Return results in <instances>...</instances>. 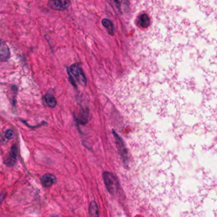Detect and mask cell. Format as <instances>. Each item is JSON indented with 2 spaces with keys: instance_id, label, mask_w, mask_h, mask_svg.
<instances>
[{
  "instance_id": "9",
  "label": "cell",
  "mask_w": 217,
  "mask_h": 217,
  "mask_svg": "<svg viewBox=\"0 0 217 217\" xmlns=\"http://www.w3.org/2000/svg\"><path fill=\"white\" fill-rule=\"evenodd\" d=\"M45 100L47 105L51 108H54L57 104L55 97L51 94H46L45 96Z\"/></svg>"
},
{
  "instance_id": "8",
  "label": "cell",
  "mask_w": 217,
  "mask_h": 217,
  "mask_svg": "<svg viewBox=\"0 0 217 217\" xmlns=\"http://www.w3.org/2000/svg\"><path fill=\"white\" fill-rule=\"evenodd\" d=\"M89 216V217H99L98 206L94 201H92L90 204Z\"/></svg>"
},
{
  "instance_id": "3",
  "label": "cell",
  "mask_w": 217,
  "mask_h": 217,
  "mask_svg": "<svg viewBox=\"0 0 217 217\" xmlns=\"http://www.w3.org/2000/svg\"><path fill=\"white\" fill-rule=\"evenodd\" d=\"M113 135L115 139V142H116L118 152L120 155V156H121L124 164L126 165L128 162V153H127V150L126 149V147L122 139L120 138L119 136L117 135L115 133V132L114 131H113Z\"/></svg>"
},
{
  "instance_id": "11",
  "label": "cell",
  "mask_w": 217,
  "mask_h": 217,
  "mask_svg": "<svg viewBox=\"0 0 217 217\" xmlns=\"http://www.w3.org/2000/svg\"><path fill=\"white\" fill-rule=\"evenodd\" d=\"M102 24L104 26V28L107 29V31L108 33H109V34H110L111 35L113 34V24L111 20L106 19H104L102 20Z\"/></svg>"
},
{
  "instance_id": "10",
  "label": "cell",
  "mask_w": 217,
  "mask_h": 217,
  "mask_svg": "<svg viewBox=\"0 0 217 217\" xmlns=\"http://www.w3.org/2000/svg\"><path fill=\"white\" fill-rule=\"evenodd\" d=\"M9 57V50L7 46L2 42L1 44V59L2 61Z\"/></svg>"
},
{
  "instance_id": "7",
  "label": "cell",
  "mask_w": 217,
  "mask_h": 217,
  "mask_svg": "<svg viewBox=\"0 0 217 217\" xmlns=\"http://www.w3.org/2000/svg\"><path fill=\"white\" fill-rule=\"evenodd\" d=\"M150 24V20L148 15L143 14L140 15L137 20V24L141 28H147Z\"/></svg>"
},
{
  "instance_id": "4",
  "label": "cell",
  "mask_w": 217,
  "mask_h": 217,
  "mask_svg": "<svg viewBox=\"0 0 217 217\" xmlns=\"http://www.w3.org/2000/svg\"><path fill=\"white\" fill-rule=\"evenodd\" d=\"M70 2L68 1H50L49 2V6L57 10H64L68 8Z\"/></svg>"
},
{
  "instance_id": "2",
  "label": "cell",
  "mask_w": 217,
  "mask_h": 217,
  "mask_svg": "<svg viewBox=\"0 0 217 217\" xmlns=\"http://www.w3.org/2000/svg\"><path fill=\"white\" fill-rule=\"evenodd\" d=\"M70 72L72 75H73L77 81L83 86H86L87 84V78L85 74L82 71V68L77 64H74L70 67Z\"/></svg>"
},
{
  "instance_id": "6",
  "label": "cell",
  "mask_w": 217,
  "mask_h": 217,
  "mask_svg": "<svg viewBox=\"0 0 217 217\" xmlns=\"http://www.w3.org/2000/svg\"><path fill=\"white\" fill-rule=\"evenodd\" d=\"M56 181V178L54 175L47 173L42 178V184L44 187H50Z\"/></svg>"
},
{
  "instance_id": "12",
  "label": "cell",
  "mask_w": 217,
  "mask_h": 217,
  "mask_svg": "<svg viewBox=\"0 0 217 217\" xmlns=\"http://www.w3.org/2000/svg\"><path fill=\"white\" fill-rule=\"evenodd\" d=\"M5 135L7 139H12L14 137L15 134L14 131H12L11 129H8L6 131Z\"/></svg>"
},
{
  "instance_id": "5",
  "label": "cell",
  "mask_w": 217,
  "mask_h": 217,
  "mask_svg": "<svg viewBox=\"0 0 217 217\" xmlns=\"http://www.w3.org/2000/svg\"><path fill=\"white\" fill-rule=\"evenodd\" d=\"M17 148L16 146H13L11 148L8 159L5 162V164L8 166H14L17 161Z\"/></svg>"
},
{
  "instance_id": "1",
  "label": "cell",
  "mask_w": 217,
  "mask_h": 217,
  "mask_svg": "<svg viewBox=\"0 0 217 217\" xmlns=\"http://www.w3.org/2000/svg\"><path fill=\"white\" fill-rule=\"evenodd\" d=\"M103 179L106 189L112 194L117 192L118 189V182L116 176L110 172H104L103 173Z\"/></svg>"
}]
</instances>
